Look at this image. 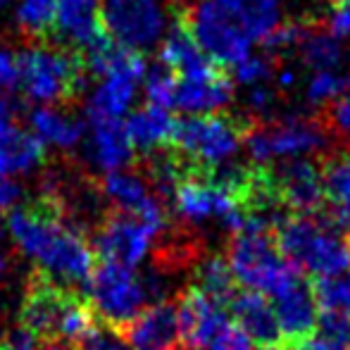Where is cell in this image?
Listing matches in <instances>:
<instances>
[{"instance_id": "6da1fadb", "label": "cell", "mask_w": 350, "mask_h": 350, "mask_svg": "<svg viewBox=\"0 0 350 350\" xmlns=\"http://www.w3.org/2000/svg\"><path fill=\"white\" fill-rule=\"evenodd\" d=\"M8 229L17 248L60 284H86L96 267V253L86 234L51 198L10 212Z\"/></svg>"}, {"instance_id": "7a4b0ae2", "label": "cell", "mask_w": 350, "mask_h": 350, "mask_svg": "<svg viewBox=\"0 0 350 350\" xmlns=\"http://www.w3.org/2000/svg\"><path fill=\"white\" fill-rule=\"evenodd\" d=\"M272 234L281 255L300 274L317 279L350 269V243L319 217L286 215L274 224Z\"/></svg>"}, {"instance_id": "3957f363", "label": "cell", "mask_w": 350, "mask_h": 350, "mask_svg": "<svg viewBox=\"0 0 350 350\" xmlns=\"http://www.w3.org/2000/svg\"><path fill=\"white\" fill-rule=\"evenodd\" d=\"M250 120H236L226 115H191L174 126L172 146L193 167V174L226 162L241 143H245Z\"/></svg>"}, {"instance_id": "277c9868", "label": "cell", "mask_w": 350, "mask_h": 350, "mask_svg": "<svg viewBox=\"0 0 350 350\" xmlns=\"http://www.w3.org/2000/svg\"><path fill=\"white\" fill-rule=\"evenodd\" d=\"M236 281L260 293L277 295L300 277V272L281 255L272 231H241L226 248Z\"/></svg>"}, {"instance_id": "5b68a950", "label": "cell", "mask_w": 350, "mask_h": 350, "mask_svg": "<svg viewBox=\"0 0 350 350\" xmlns=\"http://www.w3.org/2000/svg\"><path fill=\"white\" fill-rule=\"evenodd\" d=\"M86 291L88 305L98 322L112 329L126 327L148 308V300H152L146 277L136 274V269L131 267L103 262V260L93 267L86 281Z\"/></svg>"}, {"instance_id": "8992f818", "label": "cell", "mask_w": 350, "mask_h": 350, "mask_svg": "<svg viewBox=\"0 0 350 350\" xmlns=\"http://www.w3.org/2000/svg\"><path fill=\"white\" fill-rule=\"evenodd\" d=\"M19 70L29 98L38 103L70 100L83 83V60L70 51L55 48H31L19 53Z\"/></svg>"}, {"instance_id": "52a82bcc", "label": "cell", "mask_w": 350, "mask_h": 350, "mask_svg": "<svg viewBox=\"0 0 350 350\" xmlns=\"http://www.w3.org/2000/svg\"><path fill=\"white\" fill-rule=\"evenodd\" d=\"M248 152L258 165L277 160V157H300L308 152H317L327 146V126L324 122L308 117H291L281 122H253L245 134Z\"/></svg>"}, {"instance_id": "ba28073f", "label": "cell", "mask_w": 350, "mask_h": 350, "mask_svg": "<svg viewBox=\"0 0 350 350\" xmlns=\"http://www.w3.org/2000/svg\"><path fill=\"white\" fill-rule=\"evenodd\" d=\"M184 19L203 53L219 67H236L250 55V38L217 0L196 3Z\"/></svg>"}, {"instance_id": "9c48e42d", "label": "cell", "mask_w": 350, "mask_h": 350, "mask_svg": "<svg viewBox=\"0 0 350 350\" xmlns=\"http://www.w3.org/2000/svg\"><path fill=\"white\" fill-rule=\"evenodd\" d=\"M162 236L141 215L126 210H112L100 219L93 236V248L103 262H115L122 267L141 265L152 248V241Z\"/></svg>"}, {"instance_id": "30bf717a", "label": "cell", "mask_w": 350, "mask_h": 350, "mask_svg": "<svg viewBox=\"0 0 350 350\" xmlns=\"http://www.w3.org/2000/svg\"><path fill=\"white\" fill-rule=\"evenodd\" d=\"M79 300L72 286L60 284L46 272H33L24 288L22 308H19V322L22 329L31 332L38 338L60 336L62 322H65L70 308Z\"/></svg>"}, {"instance_id": "8fae6325", "label": "cell", "mask_w": 350, "mask_h": 350, "mask_svg": "<svg viewBox=\"0 0 350 350\" xmlns=\"http://www.w3.org/2000/svg\"><path fill=\"white\" fill-rule=\"evenodd\" d=\"M176 312H179V336L184 350H210L234 322L226 305L205 295L196 286H189L179 295Z\"/></svg>"}, {"instance_id": "7c38bea8", "label": "cell", "mask_w": 350, "mask_h": 350, "mask_svg": "<svg viewBox=\"0 0 350 350\" xmlns=\"http://www.w3.org/2000/svg\"><path fill=\"white\" fill-rule=\"evenodd\" d=\"M103 24L117 43L139 51L160 38L165 29V12L157 0H105Z\"/></svg>"}, {"instance_id": "4fadbf2b", "label": "cell", "mask_w": 350, "mask_h": 350, "mask_svg": "<svg viewBox=\"0 0 350 350\" xmlns=\"http://www.w3.org/2000/svg\"><path fill=\"white\" fill-rule=\"evenodd\" d=\"M277 186V196L288 215L317 217L324 210L322 174L317 165L303 157H291L269 167Z\"/></svg>"}, {"instance_id": "5bb4252c", "label": "cell", "mask_w": 350, "mask_h": 350, "mask_svg": "<svg viewBox=\"0 0 350 350\" xmlns=\"http://www.w3.org/2000/svg\"><path fill=\"white\" fill-rule=\"evenodd\" d=\"M274 312H277L281 336L288 348L314 338L319 322L317 298H314L312 284H308L300 274L291 286H286L281 293L274 295Z\"/></svg>"}, {"instance_id": "9a60e30c", "label": "cell", "mask_w": 350, "mask_h": 350, "mask_svg": "<svg viewBox=\"0 0 350 350\" xmlns=\"http://www.w3.org/2000/svg\"><path fill=\"white\" fill-rule=\"evenodd\" d=\"M131 350H184L179 336L176 303L148 305L126 327L117 329Z\"/></svg>"}, {"instance_id": "2e32d148", "label": "cell", "mask_w": 350, "mask_h": 350, "mask_svg": "<svg viewBox=\"0 0 350 350\" xmlns=\"http://www.w3.org/2000/svg\"><path fill=\"white\" fill-rule=\"evenodd\" d=\"M324 189V210L319 219L336 234L350 236V148L332 150L319 162Z\"/></svg>"}, {"instance_id": "e0dca14e", "label": "cell", "mask_w": 350, "mask_h": 350, "mask_svg": "<svg viewBox=\"0 0 350 350\" xmlns=\"http://www.w3.org/2000/svg\"><path fill=\"white\" fill-rule=\"evenodd\" d=\"M174 205L184 219L203 221V219H224L229 212L241 208V203L224 191L221 186L212 184L205 176L191 174L184 181H179L174 191Z\"/></svg>"}, {"instance_id": "ac0fdd59", "label": "cell", "mask_w": 350, "mask_h": 350, "mask_svg": "<svg viewBox=\"0 0 350 350\" xmlns=\"http://www.w3.org/2000/svg\"><path fill=\"white\" fill-rule=\"evenodd\" d=\"M160 62L172 72L181 74L184 79H212L224 72V67H219L203 53L184 17L172 24L170 33L162 43Z\"/></svg>"}, {"instance_id": "d6986e66", "label": "cell", "mask_w": 350, "mask_h": 350, "mask_svg": "<svg viewBox=\"0 0 350 350\" xmlns=\"http://www.w3.org/2000/svg\"><path fill=\"white\" fill-rule=\"evenodd\" d=\"M226 308L253 343L258 346H281L284 343L274 305L265 298V293L253 288L236 291Z\"/></svg>"}, {"instance_id": "ffe728a7", "label": "cell", "mask_w": 350, "mask_h": 350, "mask_svg": "<svg viewBox=\"0 0 350 350\" xmlns=\"http://www.w3.org/2000/svg\"><path fill=\"white\" fill-rule=\"evenodd\" d=\"M55 33H60L81 51L91 48L98 38L105 36L100 3L98 0H57Z\"/></svg>"}, {"instance_id": "44dd1931", "label": "cell", "mask_w": 350, "mask_h": 350, "mask_svg": "<svg viewBox=\"0 0 350 350\" xmlns=\"http://www.w3.org/2000/svg\"><path fill=\"white\" fill-rule=\"evenodd\" d=\"M91 160L105 172H120L134 157L126 124L112 117H91Z\"/></svg>"}, {"instance_id": "7402d4cb", "label": "cell", "mask_w": 350, "mask_h": 350, "mask_svg": "<svg viewBox=\"0 0 350 350\" xmlns=\"http://www.w3.org/2000/svg\"><path fill=\"white\" fill-rule=\"evenodd\" d=\"M231 93H234V86L226 72L212 79H184L176 88L174 107L191 112V115H212L231 100Z\"/></svg>"}, {"instance_id": "603a6c76", "label": "cell", "mask_w": 350, "mask_h": 350, "mask_svg": "<svg viewBox=\"0 0 350 350\" xmlns=\"http://www.w3.org/2000/svg\"><path fill=\"white\" fill-rule=\"evenodd\" d=\"M43 143L29 131H22L17 124L0 131V176L24 174L36 170L43 162Z\"/></svg>"}, {"instance_id": "cb8c5ba5", "label": "cell", "mask_w": 350, "mask_h": 350, "mask_svg": "<svg viewBox=\"0 0 350 350\" xmlns=\"http://www.w3.org/2000/svg\"><path fill=\"white\" fill-rule=\"evenodd\" d=\"M174 126L176 120H172L167 107H157L150 105V103L143 105L141 110H136L126 120V131H129L134 148L146 152L170 146L172 139H174Z\"/></svg>"}, {"instance_id": "d4e9b609", "label": "cell", "mask_w": 350, "mask_h": 350, "mask_svg": "<svg viewBox=\"0 0 350 350\" xmlns=\"http://www.w3.org/2000/svg\"><path fill=\"white\" fill-rule=\"evenodd\" d=\"M250 41H262L279 27V0H217Z\"/></svg>"}, {"instance_id": "484cf974", "label": "cell", "mask_w": 350, "mask_h": 350, "mask_svg": "<svg viewBox=\"0 0 350 350\" xmlns=\"http://www.w3.org/2000/svg\"><path fill=\"white\" fill-rule=\"evenodd\" d=\"M31 126L36 139L41 143H51V146L60 148V150H72L83 139V124L74 117L65 115L53 107H41V110L31 112Z\"/></svg>"}, {"instance_id": "4316f807", "label": "cell", "mask_w": 350, "mask_h": 350, "mask_svg": "<svg viewBox=\"0 0 350 350\" xmlns=\"http://www.w3.org/2000/svg\"><path fill=\"white\" fill-rule=\"evenodd\" d=\"M196 288H200L205 295L219 300L221 305H229V300L234 298L236 288V277L231 272V265L224 255H208L196 265L193 272Z\"/></svg>"}, {"instance_id": "83f0119b", "label": "cell", "mask_w": 350, "mask_h": 350, "mask_svg": "<svg viewBox=\"0 0 350 350\" xmlns=\"http://www.w3.org/2000/svg\"><path fill=\"white\" fill-rule=\"evenodd\" d=\"M134 79L124 77H105L91 96V117H112L120 120L136 96Z\"/></svg>"}, {"instance_id": "f1b7e54d", "label": "cell", "mask_w": 350, "mask_h": 350, "mask_svg": "<svg viewBox=\"0 0 350 350\" xmlns=\"http://www.w3.org/2000/svg\"><path fill=\"white\" fill-rule=\"evenodd\" d=\"M103 193L117 205V210L139 212L152 196H148V186L139 174L131 172H107L103 179Z\"/></svg>"}, {"instance_id": "f546056e", "label": "cell", "mask_w": 350, "mask_h": 350, "mask_svg": "<svg viewBox=\"0 0 350 350\" xmlns=\"http://www.w3.org/2000/svg\"><path fill=\"white\" fill-rule=\"evenodd\" d=\"M300 55L308 67L317 72H332L334 67L341 62V41L334 36L332 31H322V29L310 27L305 38L300 41Z\"/></svg>"}, {"instance_id": "4dcf8cb0", "label": "cell", "mask_w": 350, "mask_h": 350, "mask_svg": "<svg viewBox=\"0 0 350 350\" xmlns=\"http://www.w3.org/2000/svg\"><path fill=\"white\" fill-rule=\"evenodd\" d=\"M57 0H19L17 24L33 38H46L55 31Z\"/></svg>"}, {"instance_id": "1f68e13d", "label": "cell", "mask_w": 350, "mask_h": 350, "mask_svg": "<svg viewBox=\"0 0 350 350\" xmlns=\"http://www.w3.org/2000/svg\"><path fill=\"white\" fill-rule=\"evenodd\" d=\"M312 291L322 310L350 314V269L341 274H332V277H317Z\"/></svg>"}, {"instance_id": "d6a6232c", "label": "cell", "mask_w": 350, "mask_h": 350, "mask_svg": "<svg viewBox=\"0 0 350 350\" xmlns=\"http://www.w3.org/2000/svg\"><path fill=\"white\" fill-rule=\"evenodd\" d=\"M176 88H179V79L176 72H172L167 65H155L150 67L146 77V96L150 105L157 107H174V98H176Z\"/></svg>"}, {"instance_id": "836d02e7", "label": "cell", "mask_w": 350, "mask_h": 350, "mask_svg": "<svg viewBox=\"0 0 350 350\" xmlns=\"http://www.w3.org/2000/svg\"><path fill=\"white\" fill-rule=\"evenodd\" d=\"M350 96V77L348 74L336 72H317L308 83V98L310 103H329L338 100V98Z\"/></svg>"}, {"instance_id": "e575fe53", "label": "cell", "mask_w": 350, "mask_h": 350, "mask_svg": "<svg viewBox=\"0 0 350 350\" xmlns=\"http://www.w3.org/2000/svg\"><path fill=\"white\" fill-rule=\"evenodd\" d=\"M319 341L329 350H350V317L343 312L322 310L317 322Z\"/></svg>"}, {"instance_id": "d590c367", "label": "cell", "mask_w": 350, "mask_h": 350, "mask_svg": "<svg viewBox=\"0 0 350 350\" xmlns=\"http://www.w3.org/2000/svg\"><path fill=\"white\" fill-rule=\"evenodd\" d=\"M236 81L241 83H250V86H258L260 81L269 79L274 74V65L269 57H260V55H248L243 62L234 67Z\"/></svg>"}, {"instance_id": "8d00e7d4", "label": "cell", "mask_w": 350, "mask_h": 350, "mask_svg": "<svg viewBox=\"0 0 350 350\" xmlns=\"http://www.w3.org/2000/svg\"><path fill=\"white\" fill-rule=\"evenodd\" d=\"M322 122L327 126V131H334V134L343 136V139H350V96L329 103Z\"/></svg>"}, {"instance_id": "74e56055", "label": "cell", "mask_w": 350, "mask_h": 350, "mask_svg": "<svg viewBox=\"0 0 350 350\" xmlns=\"http://www.w3.org/2000/svg\"><path fill=\"white\" fill-rule=\"evenodd\" d=\"M81 350H131L122 334L105 324H98L91 334L81 341Z\"/></svg>"}, {"instance_id": "f35d334b", "label": "cell", "mask_w": 350, "mask_h": 350, "mask_svg": "<svg viewBox=\"0 0 350 350\" xmlns=\"http://www.w3.org/2000/svg\"><path fill=\"white\" fill-rule=\"evenodd\" d=\"M22 81V70H19V55L8 48H0V86L5 91H14Z\"/></svg>"}, {"instance_id": "ab89813d", "label": "cell", "mask_w": 350, "mask_h": 350, "mask_svg": "<svg viewBox=\"0 0 350 350\" xmlns=\"http://www.w3.org/2000/svg\"><path fill=\"white\" fill-rule=\"evenodd\" d=\"M41 343H38V336H33L27 329H14L8 336L0 341V350H38Z\"/></svg>"}, {"instance_id": "60d3db41", "label": "cell", "mask_w": 350, "mask_h": 350, "mask_svg": "<svg viewBox=\"0 0 350 350\" xmlns=\"http://www.w3.org/2000/svg\"><path fill=\"white\" fill-rule=\"evenodd\" d=\"M248 103L255 112H269L274 105V91H269L265 86H255L248 96Z\"/></svg>"}, {"instance_id": "b9f144b4", "label": "cell", "mask_w": 350, "mask_h": 350, "mask_svg": "<svg viewBox=\"0 0 350 350\" xmlns=\"http://www.w3.org/2000/svg\"><path fill=\"white\" fill-rule=\"evenodd\" d=\"M329 31L336 38H346L350 33V8H334V17Z\"/></svg>"}, {"instance_id": "7bdbcfd3", "label": "cell", "mask_w": 350, "mask_h": 350, "mask_svg": "<svg viewBox=\"0 0 350 350\" xmlns=\"http://www.w3.org/2000/svg\"><path fill=\"white\" fill-rule=\"evenodd\" d=\"M19 196H22L19 186L14 184V181H10L8 176H0V212L12 208L19 200Z\"/></svg>"}, {"instance_id": "ee69618b", "label": "cell", "mask_w": 350, "mask_h": 350, "mask_svg": "<svg viewBox=\"0 0 350 350\" xmlns=\"http://www.w3.org/2000/svg\"><path fill=\"white\" fill-rule=\"evenodd\" d=\"M38 350H81V343H74L70 338L53 336V338H41V348Z\"/></svg>"}, {"instance_id": "f6af8a7d", "label": "cell", "mask_w": 350, "mask_h": 350, "mask_svg": "<svg viewBox=\"0 0 350 350\" xmlns=\"http://www.w3.org/2000/svg\"><path fill=\"white\" fill-rule=\"evenodd\" d=\"M14 124V107L8 98L0 96V131Z\"/></svg>"}, {"instance_id": "bcb514c9", "label": "cell", "mask_w": 350, "mask_h": 350, "mask_svg": "<svg viewBox=\"0 0 350 350\" xmlns=\"http://www.w3.org/2000/svg\"><path fill=\"white\" fill-rule=\"evenodd\" d=\"M5 272H8V253H5V234L0 226V279L5 277Z\"/></svg>"}, {"instance_id": "7dc6e473", "label": "cell", "mask_w": 350, "mask_h": 350, "mask_svg": "<svg viewBox=\"0 0 350 350\" xmlns=\"http://www.w3.org/2000/svg\"><path fill=\"white\" fill-rule=\"evenodd\" d=\"M291 350H329V348L324 346L319 338H310V341L300 343V346H295V348H291Z\"/></svg>"}, {"instance_id": "c3c4849f", "label": "cell", "mask_w": 350, "mask_h": 350, "mask_svg": "<svg viewBox=\"0 0 350 350\" xmlns=\"http://www.w3.org/2000/svg\"><path fill=\"white\" fill-rule=\"evenodd\" d=\"M334 8H350V0H332Z\"/></svg>"}, {"instance_id": "681fc988", "label": "cell", "mask_w": 350, "mask_h": 350, "mask_svg": "<svg viewBox=\"0 0 350 350\" xmlns=\"http://www.w3.org/2000/svg\"><path fill=\"white\" fill-rule=\"evenodd\" d=\"M258 350H286L284 346H260Z\"/></svg>"}, {"instance_id": "f907efd6", "label": "cell", "mask_w": 350, "mask_h": 350, "mask_svg": "<svg viewBox=\"0 0 350 350\" xmlns=\"http://www.w3.org/2000/svg\"><path fill=\"white\" fill-rule=\"evenodd\" d=\"M5 5H8V0H0V10H3V8H5Z\"/></svg>"}, {"instance_id": "816d5d0a", "label": "cell", "mask_w": 350, "mask_h": 350, "mask_svg": "<svg viewBox=\"0 0 350 350\" xmlns=\"http://www.w3.org/2000/svg\"><path fill=\"white\" fill-rule=\"evenodd\" d=\"M348 243H350V241H348Z\"/></svg>"}]
</instances>
